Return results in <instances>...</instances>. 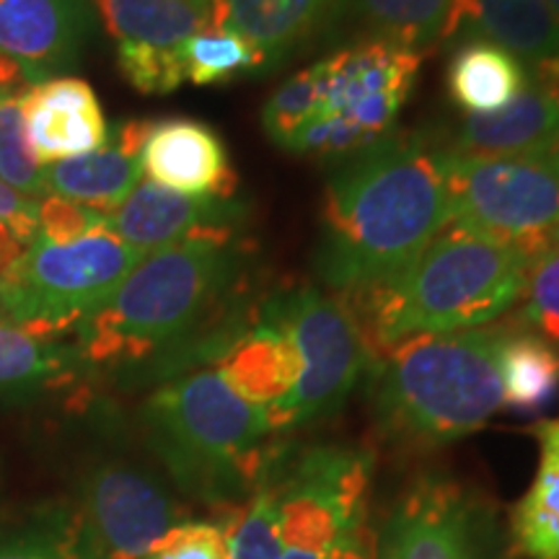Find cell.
Instances as JSON below:
<instances>
[{
    "mask_svg": "<svg viewBox=\"0 0 559 559\" xmlns=\"http://www.w3.org/2000/svg\"><path fill=\"white\" fill-rule=\"evenodd\" d=\"M260 304L247 239L174 243L148 251L70 342L86 373L164 383L218 360Z\"/></svg>",
    "mask_w": 559,
    "mask_h": 559,
    "instance_id": "cell-1",
    "label": "cell"
},
{
    "mask_svg": "<svg viewBox=\"0 0 559 559\" xmlns=\"http://www.w3.org/2000/svg\"><path fill=\"white\" fill-rule=\"evenodd\" d=\"M451 221L445 151L430 132H389L332 160L313 272L334 296L386 283Z\"/></svg>",
    "mask_w": 559,
    "mask_h": 559,
    "instance_id": "cell-2",
    "label": "cell"
},
{
    "mask_svg": "<svg viewBox=\"0 0 559 559\" xmlns=\"http://www.w3.org/2000/svg\"><path fill=\"white\" fill-rule=\"evenodd\" d=\"M534 257V251L485 239L449 221L386 283L340 298L353 311L373 358L404 340L498 321L521 300Z\"/></svg>",
    "mask_w": 559,
    "mask_h": 559,
    "instance_id": "cell-3",
    "label": "cell"
},
{
    "mask_svg": "<svg viewBox=\"0 0 559 559\" xmlns=\"http://www.w3.org/2000/svg\"><path fill=\"white\" fill-rule=\"evenodd\" d=\"M508 326L423 334L373 355L368 400L376 430L396 449H440L485 428L502 402Z\"/></svg>",
    "mask_w": 559,
    "mask_h": 559,
    "instance_id": "cell-4",
    "label": "cell"
},
{
    "mask_svg": "<svg viewBox=\"0 0 559 559\" xmlns=\"http://www.w3.org/2000/svg\"><path fill=\"white\" fill-rule=\"evenodd\" d=\"M140 423L174 485L215 510L239 508L283 449L267 412L241 400L215 368L158 383Z\"/></svg>",
    "mask_w": 559,
    "mask_h": 559,
    "instance_id": "cell-5",
    "label": "cell"
},
{
    "mask_svg": "<svg viewBox=\"0 0 559 559\" xmlns=\"http://www.w3.org/2000/svg\"><path fill=\"white\" fill-rule=\"evenodd\" d=\"M145 254L109 230L70 243L37 234L32 247L0 272V321L37 337H73Z\"/></svg>",
    "mask_w": 559,
    "mask_h": 559,
    "instance_id": "cell-6",
    "label": "cell"
},
{
    "mask_svg": "<svg viewBox=\"0 0 559 559\" xmlns=\"http://www.w3.org/2000/svg\"><path fill=\"white\" fill-rule=\"evenodd\" d=\"M262 309L290 334L304 362L296 389L264 409L270 428L280 436L337 415L370 362L349 306L319 285H296L262 298Z\"/></svg>",
    "mask_w": 559,
    "mask_h": 559,
    "instance_id": "cell-7",
    "label": "cell"
},
{
    "mask_svg": "<svg viewBox=\"0 0 559 559\" xmlns=\"http://www.w3.org/2000/svg\"><path fill=\"white\" fill-rule=\"evenodd\" d=\"M324 109L288 153L337 160L394 132L415 91L423 55L383 41H355L319 60Z\"/></svg>",
    "mask_w": 559,
    "mask_h": 559,
    "instance_id": "cell-8",
    "label": "cell"
},
{
    "mask_svg": "<svg viewBox=\"0 0 559 559\" xmlns=\"http://www.w3.org/2000/svg\"><path fill=\"white\" fill-rule=\"evenodd\" d=\"M445 185L451 223L485 239L539 254L559 234V148L515 156L445 151Z\"/></svg>",
    "mask_w": 559,
    "mask_h": 559,
    "instance_id": "cell-9",
    "label": "cell"
},
{
    "mask_svg": "<svg viewBox=\"0 0 559 559\" xmlns=\"http://www.w3.org/2000/svg\"><path fill=\"white\" fill-rule=\"evenodd\" d=\"M283 544L277 559H332L340 542L368 521L373 453L358 445H285Z\"/></svg>",
    "mask_w": 559,
    "mask_h": 559,
    "instance_id": "cell-10",
    "label": "cell"
},
{
    "mask_svg": "<svg viewBox=\"0 0 559 559\" xmlns=\"http://www.w3.org/2000/svg\"><path fill=\"white\" fill-rule=\"evenodd\" d=\"M70 502L79 559H148L171 528L190 521L156 474L122 459L91 466Z\"/></svg>",
    "mask_w": 559,
    "mask_h": 559,
    "instance_id": "cell-11",
    "label": "cell"
},
{
    "mask_svg": "<svg viewBox=\"0 0 559 559\" xmlns=\"http://www.w3.org/2000/svg\"><path fill=\"white\" fill-rule=\"evenodd\" d=\"M376 559H510V547L485 498L443 474H423L391 508Z\"/></svg>",
    "mask_w": 559,
    "mask_h": 559,
    "instance_id": "cell-12",
    "label": "cell"
},
{
    "mask_svg": "<svg viewBox=\"0 0 559 559\" xmlns=\"http://www.w3.org/2000/svg\"><path fill=\"white\" fill-rule=\"evenodd\" d=\"M251 205L239 194H181L153 181H140L135 192L109 213L107 230L130 247L156 251L187 241L243 239Z\"/></svg>",
    "mask_w": 559,
    "mask_h": 559,
    "instance_id": "cell-13",
    "label": "cell"
},
{
    "mask_svg": "<svg viewBox=\"0 0 559 559\" xmlns=\"http://www.w3.org/2000/svg\"><path fill=\"white\" fill-rule=\"evenodd\" d=\"M94 0H0V58L29 86L70 75L96 34Z\"/></svg>",
    "mask_w": 559,
    "mask_h": 559,
    "instance_id": "cell-14",
    "label": "cell"
},
{
    "mask_svg": "<svg viewBox=\"0 0 559 559\" xmlns=\"http://www.w3.org/2000/svg\"><path fill=\"white\" fill-rule=\"evenodd\" d=\"M430 135L445 151L464 156L559 148V66L531 70L528 86L508 107L489 115H464Z\"/></svg>",
    "mask_w": 559,
    "mask_h": 559,
    "instance_id": "cell-15",
    "label": "cell"
},
{
    "mask_svg": "<svg viewBox=\"0 0 559 559\" xmlns=\"http://www.w3.org/2000/svg\"><path fill=\"white\" fill-rule=\"evenodd\" d=\"M26 135L41 166L99 151L109 140L99 96L88 81L62 75L34 83L21 96Z\"/></svg>",
    "mask_w": 559,
    "mask_h": 559,
    "instance_id": "cell-16",
    "label": "cell"
},
{
    "mask_svg": "<svg viewBox=\"0 0 559 559\" xmlns=\"http://www.w3.org/2000/svg\"><path fill=\"white\" fill-rule=\"evenodd\" d=\"M148 181L181 194H236L239 179L223 138L210 124L192 117L153 122L140 151Z\"/></svg>",
    "mask_w": 559,
    "mask_h": 559,
    "instance_id": "cell-17",
    "label": "cell"
},
{
    "mask_svg": "<svg viewBox=\"0 0 559 559\" xmlns=\"http://www.w3.org/2000/svg\"><path fill=\"white\" fill-rule=\"evenodd\" d=\"M456 9L459 0H334L321 45L383 41L423 52L451 39Z\"/></svg>",
    "mask_w": 559,
    "mask_h": 559,
    "instance_id": "cell-18",
    "label": "cell"
},
{
    "mask_svg": "<svg viewBox=\"0 0 559 559\" xmlns=\"http://www.w3.org/2000/svg\"><path fill=\"white\" fill-rule=\"evenodd\" d=\"M151 128V120H122L109 130L104 148L45 166L47 194H58L99 213H115L143 181L140 151Z\"/></svg>",
    "mask_w": 559,
    "mask_h": 559,
    "instance_id": "cell-19",
    "label": "cell"
},
{
    "mask_svg": "<svg viewBox=\"0 0 559 559\" xmlns=\"http://www.w3.org/2000/svg\"><path fill=\"white\" fill-rule=\"evenodd\" d=\"M334 0H213V29L247 39L264 62V73L317 45Z\"/></svg>",
    "mask_w": 559,
    "mask_h": 559,
    "instance_id": "cell-20",
    "label": "cell"
},
{
    "mask_svg": "<svg viewBox=\"0 0 559 559\" xmlns=\"http://www.w3.org/2000/svg\"><path fill=\"white\" fill-rule=\"evenodd\" d=\"M464 39L489 41L531 70L559 66V19L547 0H459L449 41Z\"/></svg>",
    "mask_w": 559,
    "mask_h": 559,
    "instance_id": "cell-21",
    "label": "cell"
},
{
    "mask_svg": "<svg viewBox=\"0 0 559 559\" xmlns=\"http://www.w3.org/2000/svg\"><path fill=\"white\" fill-rule=\"evenodd\" d=\"M215 370L241 400L270 409L296 389L304 362L290 334L260 304L257 319L215 360Z\"/></svg>",
    "mask_w": 559,
    "mask_h": 559,
    "instance_id": "cell-22",
    "label": "cell"
},
{
    "mask_svg": "<svg viewBox=\"0 0 559 559\" xmlns=\"http://www.w3.org/2000/svg\"><path fill=\"white\" fill-rule=\"evenodd\" d=\"M86 373L70 340H47L0 321V404L41 400Z\"/></svg>",
    "mask_w": 559,
    "mask_h": 559,
    "instance_id": "cell-23",
    "label": "cell"
},
{
    "mask_svg": "<svg viewBox=\"0 0 559 559\" xmlns=\"http://www.w3.org/2000/svg\"><path fill=\"white\" fill-rule=\"evenodd\" d=\"M539 466L526 495L510 513V544L526 559H559V417L531 428Z\"/></svg>",
    "mask_w": 559,
    "mask_h": 559,
    "instance_id": "cell-24",
    "label": "cell"
},
{
    "mask_svg": "<svg viewBox=\"0 0 559 559\" xmlns=\"http://www.w3.org/2000/svg\"><path fill=\"white\" fill-rule=\"evenodd\" d=\"M531 70L519 58L481 39L453 45L445 86L464 115H489L508 107L528 86Z\"/></svg>",
    "mask_w": 559,
    "mask_h": 559,
    "instance_id": "cell-25",
    "label": "cell"
},
{
    "mask_svg": "<svg viewBox=\"0 0 559 559\" xmlns=\"http://www.w3.org/2000/svg\"><path fill=\"white\" fill-rule=\"evenodd\" d=\"M96 16L117 41L177 50L213 26V0H94Z\"/></svg>",
    "mask_w": 559,
    "mask_h": 559,
    "instance_id": "cell-26",
    "label": "cell"
},
{
    "mask_svg": "<svg viewBox=\"0 0 559 559\" xmlns=\"http://www.w3.org/2000/svg\"><path fill=\"white\" fill-rule=\"evenodd\" d=\"M508 330L500 355L502 402L508 409L534 415L559 396V349L531 332Z\"/></svg>",
    "mask_w": 559,
    "mask_h": 559,
    "instance_id": "cell-27",
    "label": "cell"
},
{
    "mask_svg": "<svg viewBox=\"0 0 559 559\" xmlns=\"http://www.w3.org/2000/svg\"><path fill=\"white\" fill-rule=\"evenodd\" d=\"M280 449L260 485L239 508L228 510L230 519L223 523L230 559H277L283 544V479H280Z\"/></svg>",
    "mask_w": 559,
    "mask_h": 559,
    "instance_id": "cell-28",
    "label": "cell"
},
{
    "mask_svg": "<svg viewBox=\"0 0 559 559\" xmlns=\"http://www.w3.org/2000/svg\"><path fill=\"white\" fill-rule=\"evenodd\" d=\"M0 559H79L70 500H45L0 523Z\"/></svg>",
    "mask_w": 559,
    "mask_h": 559,
    "instance_id": "cell-29",
    "label": "cell"
},
{
    "mask_svg": "<svg viewBox=\"0 0 559 559\" xmlns=\"http://www.w3.org/2000/svg\"><path fill=\"white\" fill-rule=\"evenodd\" d=\"M187 81L194 86H218L243 75H262L264 62L260 52L241 39L239 34L226 29H202L181 45Z\"/></svg>",
    "mask_w": 559,
    "mask_h": 559,
    "instance_id": "cell-30",
    "label": "cell"
},
{
    "mask_svg": "<svg viewBox=\"0 0 559 559\" xmlns=\"http://www.w3.org/2000/svg\"><path fill=\"white\" fill-rule=\"evenodd\" d=\"M324 109V75L319 60L283 81L262 107V130L277 148L290 151L296 138L309 130Z\"/></svg>",
    "mask_w": 559,
    "mask_h": 559,
    "instance_id": "cell-31",
    "label": "cell"
},
{
    "mask_svg": "<svg viewBox=\"0 0 559 559\" xmlns=\"http://www.w3.org/2000/svg\"><path fill=\"white\" fill-rule=\"evenodd\" d=\"M508 326L536 334L559 349V234L534 257Z\"/></svg>",
    "mask_w": 559,
    "mask_h": 559,
    "instance_id": "cell-32",
    "label": "cell"
},
{
    "mask_svg": "<svg viewBox=\"0 0 559 559\" xmlns=\"http://www.w3.org/2000/svg\"><path fill=\"white\" fill-rule=\"evenodd\" d=\"M24 91H0V181L34 200L47 198L45 166L34 156L21 115Z\"/></svg>",
    "mask_w": 559,
    "mask_h": 559,
    "instance_id": "cell-33",
    "label": "cell"
},
{
    "mask_svg": "<svg viewBox=\"0 0 559 559\" xmlns=\"http://www.w3.org/2000/svg\"><path fill=\"white\" fill-rule=\"evenodd\" d=\"M117 68L132 88L145 96L174 94L187 81L181 47L140 45V41H117Z\"/></svg>",
    "mask_w": 559,
    "mask_h": 559,
    "instance_id": "cell-34",
    "label": "cell"
},
{
    "mask_svg": "<svg viewBox=\"0 0 559 559\" xmlns=\"http://www.w3.org/2000/svg\"><path fill=\"white\" fill-rule=\"evenodd\" d=\"M107 218L109 213H99V210L79 205L73 200L58 198V194H47V198L39 200L37 226L41 239L52 243H70L83 239V236L107 230Z\"/></svg>",
    "mask_w": 559,
    "mask_h": 559,
    "instance_id": "cell-35",
    "label": "cell"
},
{
    "mask_svg": "<svg viewBox=\"0 0 559 559\" xmlns=\"http://www.w3.org/2000/svg\"><path fill=\"white\" fill-rule=\"evenodd\" d=\"M151 559H230L226 528L205 521L179 523L164 536Z\"/></svg>",
    "mask_w": 559,
    "mask_h": 559,
    "instance_id": "cell-36",
    "label": "cell"
},
{
    "mask_svg": "<svg viewBox=\"0 0 559 559\" xmlns=\"http://www.w3.org/2000/svg\"><path fill=\"white\" fill-rule=\"evenodd\" d=\"M37 213H39V200H34L29 194L13 190V187L5 185V181H0V221L9 223L26 247H32V241L37 239L39 234Z\"/></svg>",
    "mask_w": 559,
    "mask_h": 559,
    "instance_id": "cell-37",
    "label": "cell"
},
{
    "mask_svg": "<svg viewBox=\"0 0 559 559\" xmlns=\"http://www.w3.org/2000/svg\"><path fill=\"white\" fill-rule=\"evenodd\" d=\"M332 559H376V536L370 534L368 521L349 531L345 539L340 542Z\"/></svg>",
    "mask_w": 559,
    "mask_h": 559,
    "instance_id": "cell-38",
    "label": "cell"
},
{
    "mask_svg": "<svg viewBox=\"0 0 559 559\" xmlns=\"http://www.w3.org/2000/svg\"><path fill=\"white\" fill-rule=\"evenodd\" d=\"M549 3V9H551V13H555V16L559 19V0H547Z\"/></svg>",
    "mask_w": 559,
    "mask_h": 559,
    "instance_id": "cell-39",
    "label": "cell"
},
{
    "mask_svg": "<svg viewBox=\"0 0 559 559\" xmlns=\"http://www.w3.org/2000/svg\"><path fill=\"white\" fill-rule=\"evenodd\" d=\"M148 559H151V557H148Z\"/></svg>",
    "mask_w": 559,
    "mask_h": 559,
    "instance_id": "cell-40",
    "label": "cell"
}]
</instances>
